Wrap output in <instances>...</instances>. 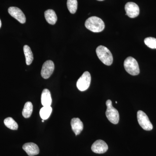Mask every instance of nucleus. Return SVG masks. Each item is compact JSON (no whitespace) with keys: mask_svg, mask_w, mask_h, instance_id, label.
I'll return each mask as SVG.
<instances>
[{"mask_svg":"<svg viewBox=\"0 0 156 156\" xmlns=\"http://www.w3.org/2000/svg\"><path fill=\"white\" fill-rule=\"evenodd\" d=\"M85 24L87 29L94 33L100 32L103 30L105 27L103 20L95 16L90 17L87 19Z\"/></svg>","mask_w":156,"mask_h":156,"instance_id":"1","label":"nucleus"},{"mask_svg":"<svg viewBox=\"0 0 156 156\" xmlns=\"http://www.w3.org/2000/svg\"><path fill=\"white\" fill-rule=\"evenodd\" d=\"M98 57L104 64L107 66L111 65L113 61L112 55L109 50L105 46H98L96 50Z\"/></svg>","mask_w":156,"mask_h":156,"instance_id":"2","label":"nucleus"},{"mask_svg":"<svg viewBox=\"0 0 156 156\" xmlns=\"http://www.w3.org/2000/svg\"><path fill=\"white\" fill-rule=\"evenodd\" d=\"M124 65L126 71L131 75L136 76L139 74V65L135 58L131 56L128 57L124 61Z\"/></svg>","mask_w":156,"mask_h":156,"instance_id":"3","label":"nucleus"},{"mask_svg":"<svg viewBox=\"0 0 156 156\" xmlns=\"http://www.w3.org/2000/svg\"><path fill=\"white\" fill-rule=\"evenodd\" d=\"M107 110L105 114L109 121L112 124H118L119 121V115L116 109L112 106L111 100H108L106 102Z\"/></svg>","mask_w":156,"mask_h":156,"instance_id":"4","label":"nucleus"},{"mask_svg":"<svg viewBox=\"0 0 156 156\" xmlns=\"http://www.w3.org/2000/svg\"><path fill=\"white\" fill-rule=\"evenodd\" d=\"M137 119L140 126L146 131H151L153 128L147 115L142 111H138L137 112Z\"/></svg>","mask_w":156,"mask_h":156,"instance_id":"5","label":"nucleus"},{"mask_svg":"<svg viewBox=\"0 0 156 156\" xmlns=\"http://www.w3.org/2000/svg\"><path fill=\"white\" fill-rule=\"evenodd\" d=\"M91 81L90 73L88 71L85 72L78 80L76 83L77 87L80 91H86L89 88Z\"/></svg>","mask_w":156,"mask_h":156,"instance_id":"6","label":"nucleus"},{"mask_svg":"<svg viewBox=\"0 0 156 156\" xmlns=\"http://www.w3.org/2000/svg\"><path fill=\"white\" fill-rule=\"evenodd\" d=\"M54 64L51 60H47L44 62L42 66L41 75L45 79L50 77L54 71Z\"/></svg>","mask_w":156,"mask_h":156,"instance_id":"7","label":"nucleus"},{"mask_svg":"<svg viewBox=\"0 0 156 156\" xmlns=\"http://www.w3.org/2000/svg\"><path fill=\"white\" fill-rule=\"evenodd\" d=\"M125 9L126 14L130 18H135L139 15V8L136 3L132 2L127 3L125 5Z\"/></svg>","mask_w":156,"mask_h":156,"instance_id":"8","label":"nucleus"},{"mask_svg":"<svg viewBox=\"0 0 156 156\" xmlns=\"http://www.w3.org/2000/svg\"><path fill=\"white\" fill-rule=\"evenodd\" d=\"M9 14L21 23L26 22V17L22 11L17 7H11L8 9Z\"/></svg>","mask_w":156,"mask_h":156,"instance_id":"9","label":"nucleus"},{"mask_svg":"<svg viewBox=\"0 0 156 156\" xmlns=\"http://www.w3.org/2000/svg\"><path fill=\"white\" fill-rule=\"evenodd\" d=\"M108 146L106 143L101 140H98L92 144L91 149L96 154H104L108 150Z\"/></svg>","mask_w":156,"mask_h":156,"instance_id":"10","label":"nucleus"},{"mask_svg":"<svg viewBox=\"0 0 156 156\" xmlns=\"http://www.w3.org/2000/svg\"><path fill=\"white\" fill-rule=\"evenodd\" d=\"M23 149L29 156L38 154L40 152L38 146L34 143H27L23 146Z\"/></svg>","mask_w":156,"mask_h":156,"instance_id":"11","label":"nucleus"},{"mask_svg":"<svg viewBox=\"0 0 156 156\" xmlns=\"http://www.w3.org/2000/svg\"><path fill=\"white\" fill-rule=\"evenodd\" d=\"M71 126L76 135L80 134L83 129V124L79 118H73L71 121Z\"/></svg>","mask_w":156,"mask_h":156,"instance_id":"12","label":"nucleus"},{"mask_svg":"<svg viewBox=\"0 0 156 156\" xmlns=\"http://www.w3.org/2000/svg\"><path fill=\"white\" fill-rule=\"evenodd\" d=\"M41 103L44 106H50L52 104V98L50 91L48 89H44L41 94Z\"/></svg>","mask_w":156,"mask_h":156,"instance_id":"13","label":"nucleus"},{"mask_svg":"<svg viewBox=\"0 0 156 156\" xmlns=\"http://www.w3.org/2000/svg\"><path fill=\"white\" fill-rule=\"evenodd\" d=\"M44 16L45 19L49 24L54 25L57 21V16L53 10L49 9L47 10L45 12Z\"/></svg>","mask_w":156,"mask_h":156,"instance_id":"14","label":"nucleus"},{"mask_svg":"<svg viewBox=\"0 0 156 156\" xmlns=\"http://www.w3.org/2000/svg\"><path fill=\"white\" fill-rule=\"evenodd\" d=\"M23 52L25 55L26 62L27 65L31 64L34 59L33 54L30 48L28 45H26L23 47Z\"/></svg>","mask_w":156,"mask_h":156,"instance_id":"15","label":"nucleus"},{"mask_svg":"<svg viewBox=\"0 0 156 156\" xmlns=\"http://www.w3.org/2000/svg\"><path fill=\"white\" fill-rule=\"evenodd\" d=\"M33 106L32 103L30 101H28L25 103L22 111V115L26 119L30 118L32 113Z\"/></svg>","mask_w":156,"mask_h":156,"instance_id":"16","label":"nucleus"},{"mask_svg":"<svg viewBox=\"0 0 156 156\" xmlns=\"http://www.w3.org/2000/svg\"><path fill=\"white\" fill-rule=\"evenodd\" d=\"M52 112V108L51 106H44L40 110V116L43 120L48 119L50 117Z\"/></svg>","mask_w":156,"mask_h":156,"instance_id":"17","label":"nucleus"},{"mask_svg":"<svg viewBox=\"0 0 156 156\" xmlns=\"http://www.w3.org/2000/svg\"><path fill=\"white\" fill-rule=\"evenodd\" d=\"M4 124L7 128L11 130H17L18 129V124L11 117H8L5 119Z\"/></svg>","mask_w":156,"mask_h":156,"instance_id":"18","label":"nucleus"},{"mask_svg":"<svg viewBox=\"0 0 156 156\" xmlns=\"http://www.w3.org/2000/svg\"><path fill=\"white\" fill-rule=\"evenodd\" d=\"M67 6L69 12L71 14H75L77 9V0H67Z\"/></svg>","mask_w":156,"mask_h":156,"instance_id":"19","label":"nucleus"},{"mask_svg":"<svg viewBox=\"0 0 156 156\" xmlns=\"http://www.w3.org/2000/svg\"><path fill=\"white\" fill-rule=\"evenodd\" d=\"M144 41L145 44L148 48L151 49H156V38L149 37L146 38Z\"/></svg>","mask_w":156,"mask_h":156,"instance_id":"20","label":"nucleus"},{"mask_svg":"<svg viewBox=\"0 0 156 156\" xmlns=\"http://www.w3.org/2000/svg\"><path fill=\"white\" fill-rule=\"evenodd\" d=\"M1 26H2V22H1V19H0V28H1Z\"/></svg>","mask_w":156,"mask_h":156,"instance_id":"21","label":"nucleus"},{"mask_svg":"<svg viewBox=\"0 0 156 156\" xmlns=\"http://www.w3.org/2000/svg\"><path fill=\"white\" fill-rule=\"evenodd\" d=\"M97 1H104V0H97Z\"/></svg>","mask_w":156,"mask_h":156,"instance_id":"22","label":"nucleus"}]
</instances>
